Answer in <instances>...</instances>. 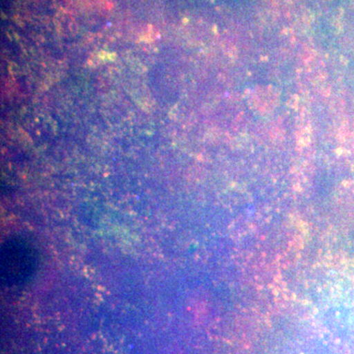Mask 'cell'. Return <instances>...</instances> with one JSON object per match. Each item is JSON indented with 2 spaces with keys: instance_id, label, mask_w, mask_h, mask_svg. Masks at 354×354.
<instances>
[{
  "instance_id": "6da1fadb",
  "label": "cell",
  "mask_w": 354,
  "mask_h": 354,
  "mask_svg": "<svg viewBox=\"0 0 354 354\" xmlns=\"http://www.w3.org/2000/svg\"><path fill=\"white\" fill-rule=\"evenodd\" d=\"M37 254L34 247L23 239L6 242L1 250V278L7 286L27 283L36 271Z\"/></svg>"
}]
</instances>
